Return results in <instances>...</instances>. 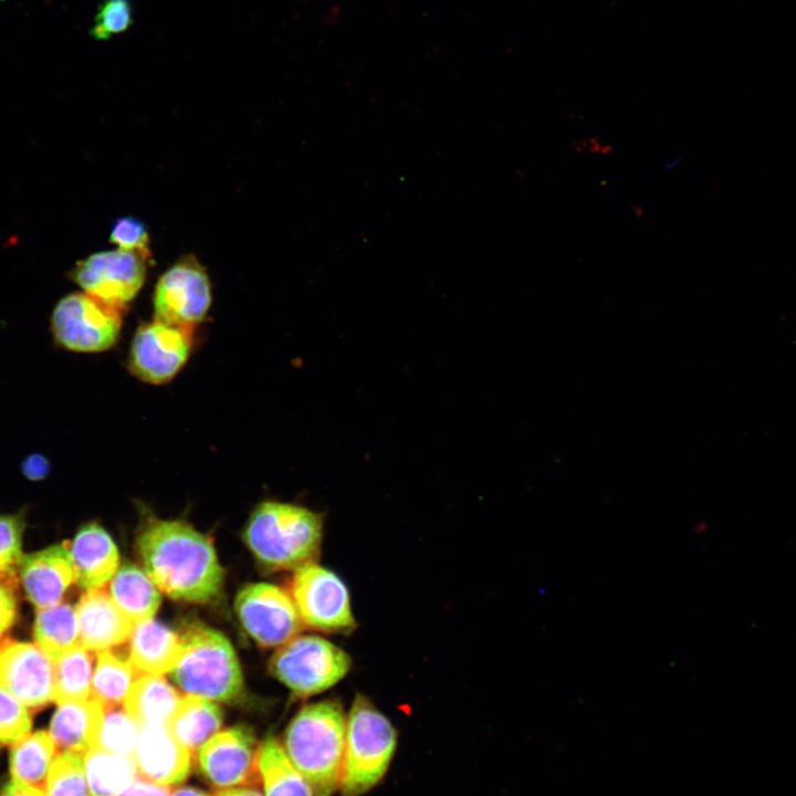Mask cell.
<instances>
[{"label":"cell","mask_w":796,"mask_h":796,"mask_svg":"<svg viewBox=\"0 0 796 796\" xmlns=\"http://www.w3.org/2000/svg\"><path fill=\"white\" fill-rule=\"evenodd\" d=\"M146 574L172 599L207 603L223 585L224 572L209 538L180 521L153 520L137 537Z\"/></svg>","instance_id":"6da1fadb"},{"label":"cell","mask_w":796,"mask_h":796,"mask_svg":"<svg viewBox=\"0 0 796 796\" xmlns=\"http://www.w3.org/2000/svg\"><path fill=\"white\" fill-rule=\"evenodd\" d=\"M346 716L337 700H324L301 709L285 731L284 750L314 796H332L341 787Z\"/></svg>","instance_id":"7a4b0ae2"},{"label":"cell","mask_w":796,"mask_h":796,"mask_svg":"<svg viewBox=\"0 0 796 796\" xmlns=\"http://www.w3.org/2000/svg\"><path fill=\"white\" fill-rule=\"evenodd\" d=\"M243 537L264 567L296 570L320 555L323 516L304 506L264 501L251 513Z\"/></svg>","instance_id":"3957f363"},{"label":"cell","mask_w":796,"mask_h":796,"mask_svg":"<svg viewBox=\"0 0 796 796\" xmlns=\"http://www.w3.org/2000/svg\"><path fill=\"white\" fill-rule=\"evenodd\" d=\"M180 652L170 675L181 690L224 703L241 698L244 685L239 660L222 633L193 626L180 636Z\"/></svg>","instance_id":"277c9868"},{"label":"cell","mask_w":796,"mask_h":796,"mask_svg":"<svg viewBox=\"0 0 796 796\" xmlns=\"http://www.w3.org/2000/svg\"><path fill=\"white\" fill-rule=\"evenodd\" d=\"M397 747V731L365 695L357 693L346 716L342 796H362L385 776Z\"/></svg>","instance_id":"5b68a950"},{"label":"cell","mask_w":796,"mask_h":796,"mask_svg":"<svg viewBox=\"0 0 796 796\" xmlns=\"http://www.w3.org/2000/svg\"><path fill=\"white\" fill-rule=\"evenodd\" d=\"M271 673L294 694L322 693L346 677L349 654L329 640L315 635L295 636L279 647L270 660Z\"/></svg>","instance_id":"8992f818"},{"label":"cell","mask_w":796,"mask_h":796,"mask_svg":"<svg viewBox=\"0 0 796 796\" xmlns=\"http://www.w3.org/2000/svg\"><path fill=\"white\" fill-rule=\"evenodd\" d=\"M121 329L122 311L84 292L60 298L50 316L54 345L72 353L105 352L116 344Z\"/></svg>","instance_id":"52a82bcc"},{"label":"cell","mask_w":796,"mask_h":796,"mask_svg":"<svg viewBox=\"0 0 796 796\" xmlns=\"http://www.w3.org/2000/svg\"><path fill=\"white\" fill-rule=\"evenodd\" d=\"M291 596L304 625L326 633H349L356 628L349 593L332 570L314 563L296 570Z\"/></svg>","instance_id":"ba28073f"},{"label":"cell","mask_w":796,"mask_h":796,"mask_svg":"<svg viewBox=\"0 0 796 796\" xmlns=\"http://www.w3.org/2000/svg\"><path fill=\"white\" fill-rule=\"evenodd\" d=\"M149 256L122 249L96 252L75 265L71 279L82 292L123 311L144 285Z\"/></svg>","instance_id":"9c48e42d"},{"label":"cell","mask_w":796,"mask_h":796,"mask_svg":"<svg viewBox=\"0 0 796 796\" xmlns=\"http://www.w3.org/2000/svg\"><path fill=\"white\" fill-rule=\"evenodd\" d=\"M212 302L207 272L192 255H185L158 279L154 296L155 320L190 328L206 317Z\"/></svg>","instance_id":"30bf717a"},{"label":"cell","mask_w":796,"mask_h":796,"mask_svg":"<svg viewBox=\"0 0 796 796\" xmlns=\"http://www.w3.org/2000/svg\"><path fill=\"white\" fill-rule=\"evenodd\" d=\"M235 611L248 633L262 647H281L303 627L295 603L283 588L258 583L237 595Z\"/></svg>","instance_id":"8fae6325"},{"label":"cell","mask_w":796,"mask_h":796,"mask_svg":"<svg viewBox=\"0 0 796 796\" xmlns=\"http://www.w3.org/2000/svg\"><path fill=\"white\" fill-rule=\"evenodd\" d=\"M192 346V329L158 320L142 324L132 341L128 368L139 380L163 385L185 366Z\"/></svg>","instance_id":"7c38bea8"},{"label":"cell","mask_w":796,"mask_h":796,"mask_svg":"<svg viewBox=\"0 0 796 796\" xmlns=\"http://www.w3.org/2000/svg\"><path fill=\"white\" fill-rule=\"evenodd\" d=\"M259 745L245 726L216 733L197 752L198 767L211 785L223 789L259 783Z\"/></svg>","instance_id":"4fadbf2b"},{"label":"cell","mask_w":796,"mask_h":796,"mask_svg":"<svg viewBox=\"0 0 796 796\" xmlns=\"http://www.w3.org/2000/svg\"><path fill=\"white\" fill-rule=\"evenodd\" d=\"M54 660L36 645L14 640L0 643V689L28 709L54 701Z\"/></svg>","instance_id":"5bb4252c"},{"label":"cell","mask_w":796,"mask_h":796,"mask_svg":"<svg viewBox=\"0 0 796 796\" xmlns=\"http://www.w3.org/2000/svg\"><path fill=\"white\" fill-rule=\"evenodd\" d=\"M191 754L171 735L167 724H144L133 757L143 779L171 786L189 776Z\"/></svg>","instance_id":"9a60e30c"},{"label":"cell","mask_w":796,"mask_h":796,"mask_svg":"<svg viewBox=\"0 0 796 796\" xmlns=\"http://www.w3.org/2000/svg\"><path fill=\"white\" fill-rule=\"evenodd\" d=\"M18 568L24 593L38 609L60 603L66 589L75 582L70 551L65 544L23 555Z\"/></svg>","instance_id":"2e32d148"},{"label":"cell","mask_w":796,"mask_h":796,"mask_svg":"<svg viewBox=\"0 0 796 796\" xmlns=\"http://www.w3.org/2000/svg\"><path fill=\"white\" fill-rule=\"evenodd\" d=\"M80 645L88 651H103L126 641L134 624L103 588L88 589L76 607Z\"/></svg>","instance_id":"e0dca14e"},{"label":"cell","mask_w":796,"mask_h":796,"mask_svg":"<svg viewBox=\"0 0 796 796\" xmlns=\"http://www.w3.org/2000/svg\"><path fill=\"white\" fill-rule=\"evenodd\" d=\"M69 551L75 583L84 589L103 588L119 568V554L115 543L96 523L81 527Z\"/></svg>","instance_id":"ac0fdd59"},{"label":"cell","mask_w":796,"mask_h":796,"mask_svg":"<svg viewBox=\"0 0 796 796\" xmlns=\"http://www.w3.org/2000/svg\"><path fill=\"white\" fill-rule=\"evenodd\" d=\"M128 659L137 672L161 675L170 672L181 647L180 636L161 622L148 619L134 625Z\"/></svg>","instance_id":"d6986e66"},{"label":"cell","mask_w":796,"mask_h":796,"mask_svg":"<svg viewBox=\"0 0 796 796\" xmlns=\"http://www.w3.org/2000/svg\"><path fill=\"white\" fill-rule=\"evenodd\" d=\"M104 708L95 699L59 704L49 733L62 752L86 753L95 744Z\"/></svg>","instance_id":"ffe728a7"},{"label":"cell","mask_w":796,"mask_h":796,"mask_svg":"<svg viewBox=\"0 0 796 796\" xmlns=\"http://www.w3.org/2000/svg\"><path fill=\"white\" fill-rule=\"evenodd\" d=\"M222 720L223 713L213 701L187 694L180 699L167 722V727L184 747L190 753H197L218 733Z\"/></svg>","instance_id":"44dd1931"},{"label":"cell","mask_w":796,"mask_h":796,"mask_svg":"<svg viewBox=\"0 0 796 796\" xmlns=\"http://www.w3.org/2000/svg\"><path fill=\"white\" fill-rule=\"evenodd\" d=\"M108 594L134 625L153 619L161 601L159 589L146 572L132 564L117 569Z\"/></svg>","instance_id":"7402d4cb"},{"label":"cell","mask_w":796,"mask_h":796,"mask_svg":"<svg viewBox=\"0 0 796 796\" xmlns=\"http://www.w3.org/2000/svg\"><path fill=\"white\" fill-rule=\"evenodd\" d=\"M180 695L161 675L136 678L125 699V710L139 724H167Z\"/></svg>","instance_id":"603a6c76"},{"label":"cell","mask_w":796,"mask_h":796,"mask_svg":"<svg viewBox=\"0 0 796 796\" xmlns=\"http://www.w3.org/2000/svg\"><path fill=\"white\" fill-rule=\"evenodd\" d=\"M258 769L265 796H314L276 737L269 736L259 745Z\"/></svg>","instance_id":"cb8c5ba5"},{"label":"cell","mask_w":796,"mask_h":796,"mask_svg":"<svg viewBox=\"0 0 796 796\" xmlns=\"http://www.w3.org/2000/svg\"><path fill=\"white\" fill-rule=\"evenodd\" d=\"M83 757L92 796H119L139 776L133 756L92 747Z\"/></svg>","instance_id":"d4e9b609"},{"label":"cell","mask_w":796,"mask_h":796,"mask_svg":"<svg viewBox=\"0 0 796 796\" xmlns=\"http://www.w3.org/2000/svg\"><path fill=\"white\" fill-rule=\"evenodd\" d=\"M34 640L53 660L80 645L76 610L66 603L40 608L34 620Z\"/></svg>","instance_id":"484cf974"},{"label":"cell","mask_w":796,"mask_h":796,"mask_svg":"<svg viewBox=\"0 0 796 796\" xmlns=\"http://www.w3.org/2000/svg\"><path fill=\"white\" fill-rule=\"evenodd\" d=\"M57 746L49 732L30 733L12 745L10 752V774L12 779L40 786L45 782L49 769L55 760Z\"/></svg>","instance_id":"4316f807"},{"label":"cell","mask_w":796,"mask_h":796,"mask_svg":"<svg viewBox=\"0 0 796 796\" xmlns=\"http://www.w3.org/2000/svg\"><path fill=\"white\" fill-rule=\"evenodd\" d=\"M136 674L128 658L111 649L100 651L93 671L92 698L103 708L124 703Z\"/></svg>","instance_id":"83f0119b"},{"label":"cell","mask_w":796,"mask_h":796,"mask_svg":"<svg viewBox=\"0 0 796 796\" xmlns=\"http://www.w3.org/2000/svg\"><path fill=\"white\" fill-rule=\"evenodd\" d=\"M54 701L57 704L92 698L93 659L81 645L54 660Z\"/></svg>","instance_id":"f1b7e54d"},{"label":"cell","mask_w":796,"mask_h":796,"mask_svg":"<svg viewBox=\"0 0 796 796\" xmlns=\"http://www.w3.org/2000/svg\"><path fill=\"white\" fill-rule=\"evenodd\" d=\"M140 725L118 705L104 708L103 720L93 747L106 752L133 756Z\"/></svg>","instance_id":"f546056e"},{"label":"cell","mask_w":796,"mask_h":796,"mask_svg":"<svg viewBox=\"0 0 796 796\" xmlns=\"http://www.w3.org/2000/svg\"><path fill=\"white\" fill-rule=\"evenodd\" d=\"M46 796H92L80 753L63 752L55 757L45 778Z\"/></svg>","instance_id":"4dcf8cb0"},{"label":"cell","mask_w":796,"mask_h":796,"mask_svg":"<svg viewBox=\"0 0 796 796\" xmlns=\"http://www.w3.org/2000/svg\"><path fill=\"white\" fill-rule=\"evenodd\" d=\"M130 0H104L98 7L90 34L100 41L126 32L133 24Z\"/></svg>","instance_id":"1f68e13d"},{"label":"cell","mask_w":796,"mask_h":796,"mask_svg":"<svg viewBox=\"0 0 796 796\" xmlns=\"http://www.w3.org/2000/svg\"><path fill=\"white\" fill-rule=\"evenodd\" d=\"M31 729L28 708L0 689V743L13 745L28 736Z\"/></svg>","instance_id":"d6a6232c"},{"label":"cell","mask_w":796,"mask_h":796,"mask_svg":"<svg viewBox=\"0 0 796 796\" xmlns=\"http://www.w3.org/2000/svg\"><path fill=\"white\" fill-rule=\"evenodd\" d=\"M24 528L23 513L0 514V575L12 573L19 566Z\"/></svg>","instance_id":"836d02e7"},{"label":"cell","mask_w":796,"mask_h":796,"mask_svg":"<svg viewBox=\"0 0 796 796\" xmlns=\"http://www.w3.org/2000/svg\"><path fill=\"white\" fill-rule=\"evenodd\" d=\"M109 240L117 249L149 252V235L144 223L133 217H123L115 221Z\"/></svg>","instance_id":"e575fe53"},{"label":"cell","mask_w":796,"mask_h":796,"mask_svg":"<svg viewBox=\"0 0 796 796\" xmlns=\"http://www.w3.org/2000/svg\"><path fill=\"white\" fill-rule=\"evenodd\" d=\"M15 617V598L11 590L0 584V637L13 625Z\"/></svg>","instance_id":"d590c367"},{"label":"cell","mask_w":796,"mask_h":796,"mask_svg":"<svg viewBox=\"0 0 796 796\" xmlns=\"http://www.w3.org/2000/svg\"><path fill=\"white\" fill-rule=\"evenodd\" d=\"M21 472L28 480H43L50 472V462L43 454L32 453L22 461Z\"/></svg>","instance_id":"8d00e7d4"},{"label":"cell","mask_w":796,"mask_h":796,"mask_svg":"<svg viewBox=\"0 0 796 796\" xmlns=\"http://www.w3.org/2000/svg\"><path fill=\"white\" fill-rule=\"evenodd\" d=\"M169 786L136 779L119 796H170Z\"/></svg>","instance_id":"74e56055"},{"label":"cell","mask_w":796,"mask_h":796,"mask_svg":"<svg viewBox=\"0 0 796 796\" xmlns=\"http://www.w3.org/2000/svg\"><path fill=\"white\" fill-rule=\"evenodd\" d=\"M0 796H46L39 786L11 779L0 790Z\"/></svg>","instance_id":"f35d334b"},{"label":"cell","mask_w":796,"mask_h":796,"mask_svg":"<svg viewBox=\"0 0 796 796\" xmlns=\"http://www.w3.org/2000/svg\"><path fill=\"white\" fill-rule=\"evenodd\" d=\"M214 796H263L259 790L245 786L219 789Z\"/></svg>","instance_id":"ab89813d"},{"label":"cell","mask_w":796,"mask_h":796,"mask_svg":"<svg viewBox=\"0 0 796 796\" xmlns=\"http://www.w3.org/2000/svg\"><path fill=\"white\" fill-rule=\"evenodd\" d=\"M170 796H210V795L199 788L186 786V787L177 788Z\"/></svg>","instance_id":"60d3db41"},{"label":"cell","mask_w":796,"mask_h":796,"mask_svg":"<svg viewBox=\"0 0 796 796\" xmlns=\"http://www.w3.org/2000/svg\"><path fill=\"white\" fill-rule=\"evenodd\" d=\"M679 160H680V158H677V159H674V160H671L670 163H667V164H666V167H667V168H673V167L679 163Z\"/></svg>","instance_id":"b9f144b4"}]
</instances>
